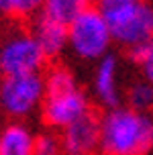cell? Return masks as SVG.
Listing matches in <instances>:
<instances>
[{
  "label": "cell",
  "mask_w": 153,
  "mask_h": 155,
  "mask_svg": "<svg viewBox=\"0 0 153 155\" xmlns=\"http://www.w3.org/2000/svg\"><path fill=\"white\" fill-rule=\"evenodd\" d=\"M127 102L131 108L141 110V112H151L153 110V84L147 80H137L129 86L127 90Z\"/></svg>",
  "instance_id": "7c38bea8"
},
{
  "label": "cell",
  "mask_w": 153,
  "mask_h": 155,
  "mask_svg": "<svg viewBox=\"0 0 153 155\" xmlns=\"http://www.w3.org/2000/svg\"><path fill=\"white\" fill-rule=\"evenodd\" d=\"M129 53H131V59L137 63L143 80L153 84V41H149L145 45H139L135 49H129Z\"/></svg>",
  "instance_id": "4fadbf2b"
},
{
  "label": "cell",
  "mask_w": 153,
  "mask_h": 155,
  "mask_svg": "<svg viewBox=\"0 0 153 155\" xmlns=\"http://www.w3.org/2000/svg\"><path fill=\"white\" fill-rule=\"evenodd\" d=\"M33 35L47 57H55L68 47V23H61L45 12L35 18Z\"/></svg>",
  "instance_id": "9c48e42d"
},
{
  "label": "cell",
  "mask_w": 153,
  "mask_h": 155,
  "mask_svg": "<svg viewBox=\"0 0 153 155\" xmlns=\"http://www.w3.org/2000/svg\"><path fill=\"white\" fill-rule=\"evenodd\" d=\"M0 15H2V12H0Z\"/></svg>",
  "instance_id": "ac0fdd59"
},
{
  "label": "cell",
  "mask_w": 153,
  "mask_h": 155,
  "mask_svg": "<svg viewBox=\"0 0 153 155\" xmlns=\"http://www.w3.org/2000/svg\"><path fill=\"white\" fill-rule=\"evenodd\" d=\"M45 100V78L39 71L4 76L0 80V112L12 120L31 116Z\"/></svg>",
  "instance_id": "5b68a950"
},
{
  "label": "cell",
  "mask_w": 153,
  "mask_h": 155,
  "mask_svg": "<svg viewBox=\"0 0 153 155\" xmlns=\"http://www.w3.org/2000/svg\"><path fill=\"white\" fill-rule=\"evenodd\" d=\"M86 6L88 0H43V12L61 23H69Z\"/></svg>",
  "instance_id": "8fae6325"
},
{
  "label": "cell",
  "mask_w": 153,
  "mask_h": 155,
  "mask_svg": "<svg viewBox=\"0 0 153 155\" xmlns=\"http://www.w3.org/2000/svg\"><path fill=\"white\" fill-rule=\"evenodd\" d=\"M61 153L63 155H94L100 151V118L86 114L84 118L61 131Z\"/></svg>",
  "instance_id": "52a82bcc"
},
{
  "label": "cell",
  "mask_w": 153,
  "mask_h": 155,
  "mask_svg": "<svg viewBox=\"0 0 153 155\" xmlns=\"http://www.w3.org/2000/svg\"><path fill=\"white\" fill-rule=\"evenodd\" d=\"M43 120L53 129H65L90 114V102L68 68H51L45 76V100L41 106Z\"/></svg>",
  "instance_id": "7a4b0ae2"
},
{
  "label": "cell",
  "mask_w": 153,
  "mask_h": 155,
  "mask_svg": "<svg viewBox=\"0 0 153 155\" xmlns=\"http://www.w3.org/2000/svg\"><path fill=\"white\" fill-rule=\"evenodd\" d=\"M35 155H63L61 153V139L51 133L37 135L35 139Z\"/></svg>",
  "instance_id": "9a60e30c"
},
{
  "label": "cell",
  "mask_w": 153,
  "mask_h": 155,
  "mask_svg": "<svg viewBox=\"0 0 153 155\" xmlns=\"http://www.w3.org/2000/svg\"><path fill=\"white\" fill-rule=\"evenodd\" d=\"M112 33L98 6H86L68 23V47L80 59L98 61L110 49Z\"/></svg>",
  "instance_id": "277c9868"
},
{
  "label": "cell",
  "mask_w": 153,
  "mask_h": 155,
  "mask_svg": "<svg viewBox=\"0 0 153 155\" xmlns=\"http://www.w3.org/2000/svg\"><path fill=\"white\" fill-rule=\"evenodd\" d=\"M151 114H153V110H151Z\"/></svg>",
  "instance_id": "e0dca14e"
},
{
  "label": "cell",
  "mask_w": 153,
  "mask_h": 155,
  "mask_svg": "<svg viewBox=\"0 0 153 155\" xmlns=\"http://www.w3.org/2000/svg\"><path fill=\"white\" fill-rule=\"evenodd\" d=\"M104 15L112 39L127 49L153 41V6L145 0H131L98 8Z\"/></svg>",
  "instance_id": "3957f363"
},
{
  "label": "cell",
  "mask_w": 153,
  "mask_h": 155,
  "mask_svg": "<svg viewBox=\"0 0 153 155\" xmlns=\"http://www.w3.org/2000/svg\"><path fill=\"white\" fill-rule=\"evenodd\" d=\"M92 90L96 100L104 108H115L121 106V84H118V59L115 55L106 53L102 59H98L94 80H92Z\"/></svg>",
  "instance_id": "ba28073f"
},
{
  "label": "cell",
  "mask_w": 153,
  "mask_h": 155,
  "mask_svg": "<svg viewBox=\"0 0 153 155\" xmlns=\"http://www.w3.org/2000/svg\"><path fill=\"white\" fill-rule=\"evenodd\" d=\"M4 78V71H2V65H0V80Z\"/></svg>",
  "instance_id": "2e32d148"
},
{
  "label": "cell",
  "mask_w": 153,
  "mask_h": 155,
  "mask_svg": "<svg viewBox=\"0 0 153 155\" xmlns=\"http://www.w3.org/2000/svg\"><path fill=\"white\" fill-rule=\"evenodd\" d=\"M35 135L21 120L0 127V155H35Z\"/></svg>",
  "instance_id": "30bf717a"
},
{
  "label": "cell",
  "mask_w": 153,
  "mask_h": 155,
  "mask_svg": "<svg viewBox=\"0 0 153 155\" xmlns=\"http://www.w3.org/2000/svg\"><path fill=\"white\" fill-rule=\"evenodd\" d=\"M47 55L33 35V31L12 29L0 39V65L4 76L41 71Z\"/></svg>",
  "instance_id": "8992f818"
},
{
  "label": "cell",
  "mask_w": 153,
  "mask_h": 155,
  "mask_svg": "<svg viewBox=\"0 0 153 155\" xmlns=\"http://www.w3.org/2000/svg\"><path fill=\"white\" fill-rule=\"evenodd\" d=\"M153 149V114L131 106L106 108L100 116L102 155H147Z\"/></svg>",
  "instance_id": "6da1fadb"
},
{
  "label": "cell",
  "mask_w": 153,
  "mask_h": 155,
  "mask_svg": "<svg viewBox=\"0 0 153 155\" xmlns=\"http://www.w3.org/2000/svg\"><path fill=\"white\" fill-rule=\"evenodd\" d=\"M43 6V0H0V12L15 18L35 15Z\"/></svg>",
  "instance_id": "5bb4252c"
}]
</instances>
